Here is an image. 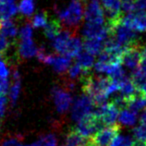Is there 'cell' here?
I'll return each mask as SVG.
<instances>
[{
  "label": "cell",
  "instance_id": "obj_33",
  "mask_svg": "<svg viewBox=\"0 0 146 146\" xmlns=\"http://www.w3.org/2000/svg\"><path fill=\"white\" fill-rule=\"evenodd\" d=\"M9 40H7V38L0 31V54L2 55L3 53H5L7 51V49L9 48Z\"/></svg>",
  "mask_w": 146,
  "mask_h": 146
},
{
  "label": "cell",
  "instance_id": "obj_23",
  "mask_svg": "<svg viewBox=\"0 0 146 146\" xmlns=\"http://www.w3.org/2000/svg\"><path fill=\"white\" fill-rule=\"evenodd\" d=\"M0 31L7 38H14L18 34V29L11 20H3L0 24Z\"/></svg>",
  "mask_w": 146,
  "mask_h": 146
},
{
  "label": "cell",
  "instance_id": "obj_9",
  "mask_svg": "<svg viewBox=\"0 0 146 146\" xmlns=\"http://www.w3.org/2000/svg\"><path fill=\"white\" fill-rule=\"evenodd\" d=\"M51 94L57 111L62 114L66 113L72 103V98L70 93L65 89L56 86L52 89Z\"/></svg>",
  "mask_w": 146,
  "mask_h": 146
},
{
  "label": "cell",
  "instance_id": "obj_25",
  "mask_svg": "<svg viewBox=\"0 0 146 146\" xmlns=\"http://www.w3.org/2000/svg\"><path fill=\"white\" fill-rule=\"evenodd\" d=\"M134 143H135V141L131 136L118 134L109 146H134Z\"/></svg>",
  "mask_w": 146,
  "mask_h": 146
},
{
  "label": "cell",
  "instance_id": "obj_30",
  "mask_svg": "<svg viewBox=\"0 0 146 146\" xmlns=\"http://www.w3.org/2000/svg\"><path fill=\"white\" fill-rule=\"evenodd\" d=\"M133 136L136 141L146 143V129L143 126H138L133 129Z\"/></svg>",
  "mask_w": 146,
  "mask_h": 146
},
{
  "label": "cell",
  "instance_id": "obj_13",
  "mask_svg": "<svg viewBox=\"0 0 146 146\" xmlns=\"http://www.w3.org/2000/svg\"><path fill=\"white\" fill-rule=\"evenodd\" d=\"M120 96L122 98H124V100L127 102L129 99L134 97L135 95L139 94L138 89L135 85V83L133 82V80L131 78H128L125 77L124 79L120 80Z\"/></svg>",
  "mask_w": 146,
  "mask_h": 146
},
{
  "label": "cell",
  "instance_id": "obj_2",
  "mask_svg": "<svg viewBox=\"0 0 146 146\" xmlns=\"http://www.w3.org/2000/svg\"><path fill=\"white\" fill-rule=\"evenodd\" d=\"M84 16L83 7L80 0H70L66 9L57 10L58 21L68 26H76L82 21Z\"/></svg>",
  "mask_w": 146,
  "mask_h": 146
},
{
  "label": "cell",
  "instance_id": "obj_29",
  "mask_svg": "<svg viewBox=\"0 0 146 146\" xmlns=\"http://www.w3.org/2000/svg\"><path fill=\"white\" fill-rule=\"evenodd\" d=\"M47 23V15L44 12H40L36 14L33 19V27H34V28H42V27L45 28Z\"/></svg>",
  "mask_w": 146,
  "mask_h": 146
},
{
  "label": "cell",
  "instance_id": "obj_27",
  "mask_svg": "<svg viewBox=\"0 0 146 146\" xmlns=\"http://www.w3.org/2000/svg\"><path fill=\"white\" fill-rule=\"evenodd\" d=\"M30 146H56V139L53 134L42 136L38 141Z\"/></svg>",
  "mask_w": 146,
  "mask_h": 146
},
{
  "label": "cell",
  "instance_id": "obj_37",
  "mask_svg": "<svg viewBox=\"0 0 146 146\" xmlns=\"http://www.w3.org/2000/svg\"><path fill=\"white\" fill-rule=\"evenodd\" d=\"M85 146H98V145H97V144H95V143H94L92 141H90L89 143H88Z\"/></svg>",
  "mask_w": 146,
  "mask_h": 146
},
{
  "label": "cell",
  "instance_id": "obj_17",
  "mask_svg": "<svg viewBox=\"0 0 146 146\" xmlns=\"http://www.w3.org/2000/svg\"><path fill=\"white\" fill-rule=\"evenodd\" d=\"M90 141L91 139L84 138L74 129L68 133L66 139V146H85Z\"/></svg>",
  "mask_w": 146,
  "mask_h": 146
},
{
  "label": "cell",
  "instance_id": "obj_14",
  "mask_svg": "<svg viewBox=\"0 0 146 146\" xmlns=\"http://www.w3.org/2000/svg\"><path fill=\"white\" fill-rule=\"evenodd\" d=\"M38 49L39 48L36 47L33 39L21 40V43L19 44L18 48L19 56L22 57V58H30V57L37 56Z\"/></svg>",
  "mask_w": 146,
  "mask_h": 146
},
{
  "label": "cell",
  "instance_id": "obj_3",
  "mask_svg": "<svg viewBox=\"0 0 146 146\" xmlns=\"http://www.w3.org/2000/svg\"><path fill=\"white\" fill-rule=\"evenodd\" d=\"M103 122L94 112L79 121L75 129L84 138L91 139L95 133H97L100 129H103Z\"/></svg>",
  "mask_w": 146,
  "mask_h": 146
},
{
  "label": "cell",
  "instance_id": "obj_34",
  "mask_svg": "<svg viewBox=\"0 0 146 146\" xmlns=\"http://www.w3.org/2000/svg\"><path fill=\"white\" fill-rule=\"evenodd\" d=\"M135 11L136 12H146V0H136Z\"/></svg>",
  "mask_w": 146,
  "mask_h": 146
},
{
  "label": "cell",
  "instance_id": "obj_6",
  "mask_svg": "<svg viewBox=\"0 0 146 146\" xmlns=\"http://www.w3.org/2000/svg\"><path fill=\"white\" fill-rule=\"evenodd\" d=\"M86 23L95 26H104L105 24V11L99 0H91L84 11Z\"/></svg>",
  "mask_w": 146,
  "mask_h": 146
},
{
  "label": "cell",
  "instance_id": "obj_11",
  "mask_svg": "<svg viewBox=\"0 0 146 146\" xmlns=\"http://www.w3.org/2000/svg\"><path fill=\"white\" fill-rule=\"evenodd\" d=\"M74 34L70 30H61L59 34L52 42V46L60 56H66L70 41Z\"/></svg>",
  "mask_w": 146,
  "mask_h": 146
},
{
  "label": "cell",
  "instance_id": "obj_32",
  "mask_svg": "<svg viewBox=\"0 0 146 146\" xmlns=\"http://www.w3.org/2000/svg\"><path fill=\"white\" fill-rule=\"evenodd\" d=\"M9 76V68L7 67V63L3 60V58L0 59V78L1 79H7Z\"/></svg>",
  "mask_w": 146,
  "mask_h": 146
},
{
  "label": "cell",
  "instance_id": "obj_38",
  "mask_svg": "<svg viewBox=\"0 0 146 146\" xmlns=\"http://www.w3.org/2000/svg\"><path fill=\"white\" fill-rule=\"evenodd\" d=\"M2 21H3V20H2V18H1V16H0V24H1V22H2Z\"/></svg>",
  "mask_w": 146,
  "mask_h": 146
},
{
  "label": "cell",
  "instance_id": "obj_28",
  "mask_svg": "<svg viewBox=\"0 0 146 146\" xmlns=\"http://www.w3.org/2000/svg\"><path fill=\"white\" fill-rule=\"evenodd\" d=\"M23 138L21 135H11L3 140L1 146H29L23 144Z\"/></svg>",
  "mask_w": 146,
  "mask_h": 146
},
{
  "label": "cell",
  "instance_id": "obj_15",
  "mask_svg": "<svg viewBox=\"0 0 146 146\" xmlns=\"http://www.w3.org/2000/svg\"><path fill=\"white\" fill-rule=\"evenodd\" d=\"M126 108L138 114L141 110L146 109V99L140 93L126 102Z\"/></svg>",
  "mask_w": 146,
  "mask_h": 146
},
{
  "label": "cell",
  "instance_id": "obj_1",
  "mask_svg": "<svg viewBox=\"0 0 146 146\" xmlns=\"http://www.w3.org/2000/svg\"><path fill=\"white\" fill-rule=\"evenodd\" d=\"M112 79L104 77H94L86 75L82 77V90L84 94H87L94 100L95 106H100L106 103V92L111 83Z\"/></svg>",
  "mask_w": 146,
  "mask_h": 146
},
{
  "label": "cell",
  "instance_id": "obj_8",
  "mask_svg": "<svg viewBox=\"0 0 146 146\" xmlns=\"http://www.w3.org/2000/svg\"><path fill=\"white\" fill-rule=\"evenodd\" d=\"M141 45L140 44L126 47L122 55V63L129 70H135L141 61Z\"/></svg>",
  "mask_w": 146,
  "mask_h": 146
},
{
  "label": "cell",
  "instance_id": "obj_20",
  "mask_svg": "<svg viewBox=\"0 0 146 146\" xmlns=\"http://www.w3.org/2000/svg\"><path fill=\"white\" fill-rule=\"evenodd\" d=\"M12 76H13L14 82L9 91V97H10L11 103L14 105V104L17 102L19 95H20V92H21V75L17 70H15L13 71Z\"/></svg>",
  "mask_w": 146,
  "mask_h": 146
},
{
  "label": "cell",
  "instance_id": "obj_36",
  "mask_svg": "<svg viewBox=\"0 0 146 146\" xmlns=\"http://www.w3.org/2000/svg\"><path fill=\"white\" fill-rule=\"evenodd\" d=\"M141 57L143 58H146V44L141 46Z\"/></svg>",
  "mask_w": 146,
  "mask_h": 146
},
{
  "label": "cell",
  "instance_id": "obj_21",
  "mask_svg": "<svg viewBox=\"0 0 146 146\" xmlns=\"http://www.w3.org/2000/svg\"><path fill=\"white\" fill-rule=\"evenodd\" d=\"M71 58L66 56H59L55 57L52 67L54 68L56 72L57 73H64L68 68H70L71 66Z\"/></svg>",
  "mask_w": 146,
  "mask_h": 146
},
{
  "label": "cell",
  "instance_id": "obj_24",
  "mask_svg": "<svg viewBox=\"0 0 146 146\" xmlns=\"http://www.w3.org/2000/svg\"><path fill=\"white\" fill-rule=\"evenodd\" d=\"M61 32L60 24L58 21H49L47 25L44 28V34L48 40L54 41L56 39V37L58 35L59 33Z\"/></svg>",
  "mask_w": 146,
  "mask_h": 146
},
{
  "label": "cell",
  "instance_id": "obj_4",
  "mask_svg": "<svg viewBox=\"0 0 146 146\" xmlns=\"http://www.w3.org/2000/svg\"><path fill=\"white\" fill-rule=\"evenodd\" d=\"M94 106L95 104L94 100L90 96H88L87 94H83L79 98H77L72 106V119L77 122L83 119L85 117L94 112V111H93Z\"/></svg>",
  "mask_w": 146,
  "mask_h": 146
},
{
  "label": "cell",
  "instance_id": "obj_7",
  "mask_svg": "<svg viewBox=\"0 0 146 146\" xmlns=\"http://www.w3.org/2000/svg\"><path fill=\"white\" fill-rule=\"evenodd\" d=\"M120 130L121 128L119 124L104 127L91 138V141L98 146H109L115 138L120 134Z\"/></svg>",
  "mask_w": 146,
  "mask_h": 146
},
{
  "label": "cell",
  "instance_id": "obj_12",
  "mask_svg": "<svg viewBox=\"0 0 146 146\" xmlns=\"http://www.w3.org/2000/svg\"><path fill=\"white\" fill-rule=\"evenodd\" d=\"M131 79L139 93L146 92V58H141L140 65L132 73Z\"/></svg>",
  "mask_w": 146,
  "mask_h": 146
},
{
  "label": "cell",
  "instance_id": "obj_16",
  "mask_svg": "<svg viewBox=\"0 0 146 146\" xmlns=\"http://www.w3.org/2000/svg\"><path fill=\"white\" fill-rule=\"evenodd\" d=\"M106 42L100 41L98 39H86L83 44V47L85 51L93 56L100 55L104 51Z\"/></svg>",
  "mask_w": 146,
  "mask_h": 146
},
{
  "label": "cell",
  "instance_id": "obj_5",
  "mask_svg": "<svg viewBox=\"0 0 146 146\" xmlns=\"http://www.w3.org/2000/svg\"><path fill=\"white\" fill-rule=\"evenodd\" d=\"M119 109L120 108L116 104L111 101L97 106V108L94 110V113L101 119L104 126L107 127L116 124V121L119 116Z\"/></svg>",
  "mask_w": 146,
  "mask_h": 146
},
{
  "label": "cell",
  "instance_id": "obj_26",
  "mask_svg": "<svg viewBox=\"0 0 146 146\" xmlns=\"http://www.w3.org/2000/svg\"><path fill=\"white\" fill-rule=\"evenodd\" d=\"M19 11L27 17L33 15L34 11L33 0H21L19 5Z\"/></svg>",
  "mask_w": 146,
  "mask_h": 146
},
{
  "label": "cell",
  "instance_id": "obj_22",
  "mask_svg": "<svg viewBox=\"0 0 146 146\" xmlns=\"http://www.w3.org/2000/svg\"><path fill=\"white\" fill-rule=\"evenodd\" d=\"M76 64L80 66L84 70H88L94 66V57L86 51H82L80 55L76 57Z\"/></svg>",
  "mask_w": 146,
  "mask_h": 146
},
{
  "label": "cell",
  "instance_id": "obj_10",
  "mask_svg": "<svg viewBox=\"0 0 146 146\" xmlns=\"http://www.w3.org/2000/svg\"><path fill=\"white\" fill-rule=\"evenodd\" d=\"M122 24L137 32H146V12H136L126 15L122 19Z\"/></svg>",
  "mask_w": 146,
  "mask_h": 146
},
{
  "label": "cell",
  "instance_id": "obj_18",
  "mask_svg": "<svg viewBox=\"0 0 146 146\" xmlns=\"http://www.w3.org/2000/svg\"><path fill=\"white\" fill-rule=\"evenodd\" d=\"M82 48H83V44L82 42V39L80 37L73 35L70 41V44H68V48L66 56L70 57V58L77 57L82 52Z\"/></svg>",
  "mask_w": 146,
  "mask_h": 146
},
{
  "label": "cell",
  "instance_id": "obj_35",
  "mask_svg": "<svg viewBox=\"0 0 146 146\" xmlns=\"http://www.w3.org/2000/svg\"><path fill=\"white\" fill-rule=\"evenodd\" d=\"M140 124H141V126L144 127L146 129V109L143 111V114H141L140 117Z\"/></svg>",
  "mask_w": 146,
  "mask_h": 146
},
{
  "label": "cell",
  "instance_id": "obj_19",
  "mask_svg": "<svg viewBox=\"0 0 146 146\" xmlns=\"http://www.w3.org/2000/svg\"><path fill=\"white\" fill-rule=\"evenodd\" d=\"M117 119L120 125L131 127L135 125L137 121V114L128 108H124L121 109L119 112V116H118Z\"/></svg>",
  "mask_w": 146,
  "mask_h": 146
},
{
  "label": "cell",
  "instance_id": "obj_31",
  "mask_svg": "<svg viewBox=\"0 0 146 146\" xmlns=\"http://www.w3.org/2000/svg\"><path fill=\"white\" fill-rule=\"evenodd\" d=\"M33 36V27L30 24L24 25L20 31L21 40H30Z\"/></svg>",
  "mask_w": 146,
  "mask_h": 146
}]
</instances>
